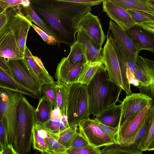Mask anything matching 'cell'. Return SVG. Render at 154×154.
I'll use <instances>...</instances> for the list:
<instances>
[{
  "label": "cell",
  "instance_id": "3957f363",
  "mask_svg": "<svg viewBox=\"0 0 154 154\" xmlns=\"http://www.w3.org/2000/svg\"><path fill=\"white\" fill-rule=\"evenodd\" d=\"M35 111L23 96L19 105L17 130L13 144L18 154H27L30 151L32 130L35 124Z\"/></svg>",
  "mask_w": 154,
  "mask_h": 154
},
{
  "label": "cell",
  "instance_id": "c3c4849f",
  "mask_svg": "<svg viewBox=\"0 0 154 154\" xmlns=\"http://www.w3.org/2000/svg\"><path fill=\"white\" fill-rule=\"evenodd\" d=\"M0 67L9 73L8 68L5 61V58L1 57H0Z\"/></svg>",
  "mask_w": 154,
  "mask_h": 154
},
{
  "label": "cell",
  "instance_id": "8d00e7d4",
  "mask_svg": "<svg viewBox=\"0 0 154 154\" xmlns=\"http://www.w3.org/2000/svg\"><path fill=\"white\" fill-rule=\"evenodd\" d=\"M136 24L145 22L154 23V15L144 12L127 10Z\"/></svg>",
  "mask_w": 154,
  "mask_h": 154
},
{
  "label": "cell",
  "instance_id": "ab89813d",
  "mask_svg": "<svg viewBox=\"0 0 154 154\" xmlns=\"http://www.w3.org/2000/svg\"><path fill=\"white\" fill-rule=\"evenodd\" d=\"M0 144L2 148L9 144L7 125L3 117L0 118Z\"/></svg>",
  "mask_w": 154,
  "mask_h": 154
},
{
  "label": "cell",
  "instance_id": "5b68a950",
  "mask_svg": "<svg viewBox=\"0 0 154 154\" xmlns=\"http://www.w3.org/2000/svg\"><path fill=\"white\" fill-rule=\"evenodd\" d=\"M23 94L0 88V118L3 117L7 125L9 144L12 145L16 133L18 106Z\"/></svg>",
  "mask_w": 154,
  "mask_h": 154
},
{
  "label": "cell",
  "instance_id": "ba28073f",
  "mask_svg": "<svg viewBox=\"0 0 154 154\" xmlns=\"http://www.w3.org/2000/svg\"><path fill=\"white\" fill-rule=\"evenodd\" d=\"M106 37V41L103 48L102 63L109 79L123 89L118 59L113 40L107 34Z\"/></svg>",
  "mask_w": 154,
  "mask_h": 154
},
{
  "label": "cell",
  "instance_id": "603a6c76",
  "mask_svg": "<svg viewBox=\"0 0 154 154\" xmlns=\"http://www.w3.org/2000/svg\"><path fill=\"white\" fill-rule=\"evenodd\" d=\"M126 10L154 15V0H109Z\"/></svg>",
  "mask_w": 154,
  "mask_h": 154
},
{
  "label": "cell",
  "instance_id": "f1b7e54d",
  "mask_svg": "<svg viewBox=\"0 0 154 154\" xmlns=\"http://www.w3.org/2000/svg\"><path fill=\"white\" fill-rule=\"evenodd\" d=\"M78 125L69 127L65 130L56 134H50L67 149L70 148L72 140L77 132Z\"/></svg>",
  "mask_w": 154,
  "mask_h": 154
},
{
  "label": "cell",
  "instance_id": "9f6ffc18",
  "mask_svg": "<svg viewBox=\"0 0 154 154\" xmlns=\"http://www.w3.org/2000/svg\"><path fill=\"white\" fill-rule=\"evenodd\" d=\"M2 13H1V14H0V17H1V14H2Z\"/></svg>",
  "mask_w": 154,
  "mask_h": 154
},
{
  "label": "cell",
  "instance_id": "e0dca14e",
  "mask_svg": "<svg viewBox=\"0 0 154 154\" xmlns=\"http://www.w3.org/2000/svg\"><path fill=\"white\" fill-rule=\"evenodd\" d=\"M23 59L30 72L37 81L42 85L55 82L53 77L45 68L41 59L33 56L26 47Z\"/></svg>",
  "mask_w": 154,
  "mask_h": 154
},
{
  "label": "cell",
  "instance_id": "4dcf8cb0",
  "mask_svg": "<svg viewBox=\"0 0 154 154\" xmlns=\"http://www.w3.org/2000/svg\"><path fill=\"white\" fill-rule=\"evenodd\" d=\"M32 143L33 148L42 153L45 154H53L44 137L35 125L32 130Z\"/></svg>",
  "mask_w": 154,
  "mask_h": 154
},
{
  "label": "cell",
  "instance_id": "277c9868",
  "mask_svg": "<svg viewBox=\"0 0 154 154\" xmlns=\"http://www.w3.org/2000/svg\"><path fill=\"white\" fill-rule=\"evenodd\" d=\"M66 85V116L69 127L89 119L86 85L78 83Z\"/></svg>",
  "mask_w": 154,
  "mask_h": 154
},
{
  "label": "cell",
  "instance_id": "d6a6232c",
  "mask_svg": "<svg viewBox=\"0 0 154 154\" xmlns=\"http://www.w3.org/2000/svg\"><path fill=\"white\" fill-rule=\"evenodd\" d=\"M35 126L44 137L49 147L54 153H60L65 152L67 149L53 137L49 133L41 126L35 124Z\"/></svg>",
  "mask_w": 154,
  "mask_h": 154
},
{
  "label": "cell",
  "instance_id": "5bb4252c",
  "mask_svg": "<svg viewBox=\"0 0 154 154\" xmlns=\"http://www.w3.org/2000/svg\"><path fill=\"white\" fill-rule=\"evenodd\" d=\"M79 31H82L100 45L102 46L106 39L101 23L97 16L90 12L85 14L80 21Z\"/></svg>",
  "mask_w": 154,
  "mask_h": 154
},
{
  "label": "cell",
  "instance_id": "7c38bea8",
  "mask_svg": "<svg viewBox=\"0 0 154 154\" xmlns=\"http://www.w3.org/2000/svg\"><path fill=\"white\" fill-rule=\"evenodd\" d=\"M85 64H72L67 57H63L56 70L55 75L57 82L66 85L77 82Z\"/></svg>",
  "mask_w": 154,
  "mask_h": 154
},
{
  "label": "cell",
  "instance_id": "bcb514c9",
  "mask_svg": "<svg viewBox=\"0 0 154 154\" xmlns=\"http://www.w3.org/2000/svg\"><path fill=\"white\" fill-rule=\"evenodd\" d=\"M127 76L129 83L130 84H131L137 87L139 86L140 83L135 79L134 75L129 68H128L127 69Z\"/></svg>",
  "mask_w": 154,
  "mask_h": 154
},
{
  "label": "cell",
  "instance_id": "f907efd6",
  "mask_svg": "<svg viewBox=\"0 0 154 154\" xmlns=\"http://www.w3.org/2000/svg\"><path fill=\"white\" fill-rule=\"evenodd\" d=\"M104 154H130L128 153L120 151H116L107 152Z\"/></svg>",
  "mask_w": 154,
  "mask_h": 154
},
{
  "label": "cell",
  "instance_id": "b9f144b4",
  "mask_svg": "<svg viewBox=\"0 0 154 154\" xmlns=\"http://www.w3.org/2000/svg\"><path fill=\"white\" fill-rule=\"evenodd\" d=\"M89 144L82 135L79 133L77 132L72 140L69 148H78L87 146Z\"/></svg>",
  "mask_w": 154,
  "mask_h": 154
},
{
  "label": "cell",
  "instance_id": "74e56055",
  "mask_svg": "<svg viewBox=\"0 0 154 154\" xmlns=\"http://www.w3.org/2000/svg\"><path fill=\"white\" fill-rule=\"evenodd\" d=\"M69 154H103L99 148L94 147L90 144L81 148L68 149L65 151Z\"/></svg>",
  "mask_w": 154,
  "mask_h": 154
},
{
  "label": "cell",
  "instance_id": "db71d44e",
  "mask_svg": "<svg viewBox=\"0 0 154 154\" xmlns=\"http://www.w3.org/2000/svg\"><path fill=\"white\" fill-rule=\"evenodd\" d=\"M2 147L0 144V151H1L2 150Z\"/></svg>",
  "mask_w": 154,
  "mask_h": 154
},
{
  "label": "cell",
  "instance_id": "30bf717a",
  "mask_svg": "<svg viewBox=\"0 0 154 154\" xmlns=\"http://www.w3.org/2000/svg\"><path fill=\"white\" fill-rule=\"evenodd\" d=\"M78 126L79 133L94 147L100 148L115 143L113 139L102 131L94 120H82Z\"/></svg>",
  "mask_w": 154,
  "mask_h": 154
},
{
  "label": "cell",
  "instance_id": "4fadbf2b",
  "mask_svg": "<svg viewBox=\"0 0 154 154\" xmlns=\"http://www.w3.org/2000/svg\"><path fill=\"white\" fill-rule=\"evenodd\" d=\"M103 11L120 28L125 31L136 24L127 10L109 0H103Z\"/></svg>",
  "mask_w": 154,
  "mask_h": 154
},
{
  "label": "cell",
  "instance_id": "7bdbcfd3",
  "mask_svg": "<svg viewBox=\"0 0 154 154\" xmlns=\"http://www.w3.org/2000/svg\"><path fill=\"white\" fill-rule=\"evenodd\" d=\"M22 0H0V6L4 10L11 8L14 10L20 8Z\"/></svg>",
  "mask_w": 154,
  "mask_h": 154
},
{
  "label": "cell",
  "instance_id": "8992f818",
  "mask_svg": "<svg viewBox=\"0 0 154 154\" xmlns=\"http://www.w3.org/2000/svg\"><path fill=\"white\" fill-rule=\"evenodd\" d=\"M9 74L14 80L23 87L32 91L40 97L42 86L29 70L23 59L5 58Z\"/></svg>",
  "mask_w": 154,
  "mask_h": 154
},
{
  "label": "cell",
  "instance_id": "cb8c5ba5",
  "mask_svg": "<svg viewBox=\"0 0 154 154\" xmlns=\"http://www.w3.org/2000/svg\"><path fill=\"white\" fill-rule=\"evenodd\" d=\"M38 125L52 134L59 133L69 127L66 116L61 115L57 107L54 108L50 118L47 122L43 125Z\"/></svg>",
  "mask_w": 154,
  "mask_h": 154
},
{
  "label": "cell",
  "instance_id": "681fc988",
  "mask_svg": "<svg viewBox=\"0 0 154 154\" xmlns=\"http://www.w3.org/2000/svg\"><path fill=\"white\" fill-rule=\"evenodd\" d=\"M30 2L29 0H22L21 5L23 7H26L30 6Z\"/></svg>",
  "mask_w": 154,
  "mask_h": 154
},
{
  "label": "cell",
  "instance_id": "7402d4cb",
  "mask_svg": "<svg viewBox=\"0 0 154 154\" xmlns=\"http://www.w3.org/2000/svg\"><path fill=\"white\" fill-rule=\"evenodd\" d=\"M121 110V104L111 106L99 113L94 120L110 127L119 128Z\"/></svg>",
  "mask_w": 154,
  "mask_h": 154
},
{
  "label": "cell",
  "instance_id": "f546056e",
  "mask_svg": "<svg viewBox=\"0 0 154 154\" xmlns=\"http://www.w3.org/2000/svg\"><path fill=\"white\" fill-rule=\"evenodd\" d=\"M102 64V62L86 63L77 83L85 85H88Z\"/></svg>",
  "mask_w": 154,
  "mask_h": 154
},
{
  "label": "cell",
  "instance_id": "7a4b0ae2",
  "mask_svg": "<svg viewBox=\"0 0 154 154\" xmlns=\"http://www.w3.org/2000/svg\"><path fill=\"white\" fill-rule=\"evenodd\" d=\"M86 87L89 114L94 116L116 105L122 90L109 79L103 63Z\"/></svg>",
  "mask_w": 154,
  "mask_h": 154
},
{
  "label": "cell",
  "instance_id": "484cf974",
  "mask_svg": "<svg viewBox=\"0 0 154 154\" xmlns=\"http://www.w3.org/2000/svg\"><path fill=\"white\" fill-rule=\"evenodd\" d=\"M53 106L50 101L45 96L40 98L35 111V124L43 125L50 119Z\"/></svg>",
  "mask_w": 154,
  "mask_h": 154
},
{
  "label": "cell",
  "instance_id": "4316f807",
  "mask_svg": "<svg viewBox=\"0 0 154 154\" xmlns=\"http://www.w3.org/2000/svg\"><path fill=\"white\" fill-rule=\"evenodd\" d=\"M137 149L143 152L154 149V117L149 124L145 133L139 141Z\"/></svg>",
  "mask_w": 154,
  "mask_h": 154
},
{
  "label": "cell",
  "instance_id": "ac0fdd59",
  "mask_svg": "<svg viewBox=\"0 0 154 154\" xmlns=\"http://www.w3.org/2000/svg\"><path fill=\"white\" fill-rule=\"evenodd\" d=\"M107 34L120 46L125 54L135 62L138 54L134 45L125 31L111 20Z\"/></svg>",
  "mask_w": 154,
  "mask_h": 154
},
{
  "label": "cell",
  "instance_id": "60d3db41",
  "mask_svg": "<svg viewBox=\"0 0 154 154\" xmlns=\"http://www.w3.org/2000/svg\"><path fill=\"white\" fill-rule=\"evenodd\" d=\"M31 26L41 37L42 39L47 44L55 45L57 43L56 40L52 36L49 35L43 30L30 22Z\"/></svg>",
  "mask_w": 154,
  "mask_h": 154
},
{
  "label": "cell",
  "instance_id": "ee69618b",
  "mask_svg": "<svg viewBox=\"0 0 154 154\" xmlns=\"http://www.w3.org/2000/svg\"><path fill=\"white\" fill-rule=\"evenodd\" d=\"M65 1L78 3L92 7L93 6L100 5L103 0H64Z\"/></svg>",
  "mask_w": 154,
  "mask_h": 154
},
{
  "label": "cell",
  "instance_id": "f35d334b",
  "mask_svg": "<svg viewBox=\"0 0 154 154\" xmlns=\"http://www.w3.org/2000/svg\"><path fill=\"white\" fill-rule=\"evenodd\" d=\"M94 121L96 124L103 132L113 139L115 142V143L119 144L118 139V128H114L110 127L103 124L97 121Z\"/></svg>",
  "mask_w": 154,
  "mask_h": 154
},
{
  "label": "cell",
  "instance_id": "ffe728a7",
  "mask_svg": "<svg viewBox=\"0 0 154 154\" xmlns=\"http://www.w3.org/2000/svg\"><path fill=\"white\" fill-rule=\"evenodd\" d=\"M112 40L118 59L123 89L128 95L132 93L130 84L128 78L127 69L129 68L134 75L135 70V62L132 60L125 53L120 46L113 39Z\"/></svg>",
  "mask_w": 154,
  "mask_h": 154
},
{
  "label": "cell",
  "instance_id": "52a82bcc",
  "mask_svg": "<svg viewBox=\"0 0 154 154\" xmlns=\"http://www.w3.org/2000/svg\"><path fill=\"white\" fill-rule=\"evenodd\" d=\"M153 105L147 106L119 127L118 139L120 145L129 146L134 144L137 133Z\"/></svg>",
  "mask_w": 154,
  "mask_h": 154
},
{
  "label": "cell",
  "instance_id": "6da1fadb",
  "mask_svg": "<svg viewBox=\"0 0 154 154\" xmlns=\"http://www.w3.org/2000/svg\"><path fill=\"white\" fill-rule=\"evenodd\" d=\"M30 6L55 37L58 44L76 41L78 24L92 7L64 0H30Z\"/></svg>",
  "mask_w": 154,
  "mask_h": 154
},
{
  "label": "cell",
  "instance_id": "44dd1931",
  "mask_svg": "<svg viewBox=\"0 0 154 154\" xmlns=\"http://www.w3.org/2000/svg\"><path fill=\"white\" fill-rule=\"evenodd\" d=\"M8 26L6 34L0 42V57L13 60L23 59L24 54L17 45L13 31Z\"/></svg>",
  "mask_w": 154,
  "mask_h": 154
},
{
  "label": "cell",
  "instance_id": "11a10c76",
  "mask_svg": "<svg viewBox=\"0 0 154 154\" xmlns=\"http://www.w3.org/2000/svg\"><path fill=\"white\" fill-rule=\"evenodd\" d=\"M0 154H2V150L0 151Z\"/></svg>",
  "mask_w": 154,
  "mask_h": 154
},
{
  "label": "cell",
  "instance_id": "9c48e42d",
  "mask_svg": "<svg viewBox=\"0 0 154 154\" xmlns=\"http://www.w3.org/2000/svg\"><path fill=\"white\" fill-rule=\"evenodd\" d=\"M6 11L8 17V24L14 32L20 50L24 54L27 47V36L31 26L30 22L11 8L7 9Z\"/></svg>",
  "mask_w": 154,
  "mask_h": 154
},
{
  "label": "cell",
  "instance_id": "f6af8a7d",
  "mask_svg": "<svg viewBox=\"0 0 154 154\" xmlns=\"http://www.w3.org/2000/svg\"><path fill=\"white\" fill-rule=\"evenodd\" d=\"M136 25L149 32L154 33V23L145 22L136 23Z\"/></svg>",
  "mask_w": 154,
  "mask_h": 154
},
{
  "label": "cell",
  "instance_id": "e575fe53",
  "mask_svg": "<svg viewBox=\"0 0 154 154\" xmlns=\"http://www.w3.org/2000/svg\"><path fill=\"white\" fill-rule=\"evenodd\" d=\"M101 150L103 154L116 151H120L130 154H142L143 152L133 145L123 146L115 143L105 146Z\"/></svg>",
  "mask_w": 154,
  "mask_h": 154
},
{
  "label": "cell",
  "instance_id": "d4e9b609",
  "mask_svg": "<svg viewBox=\"0 0 154 154\" xmlns=\"http://www.w3.org/2000/svg\"><path fill=\"white\" fill-rule=\"evenodd\" d=\"M0 88L18 92L35 99L40 98L34 92L18 84L8 72L0 67Z\"/></svg>",
  "mask_w": 154,
  "mask_h": 154
},
{
  "label": "cell",
  "instance_id": "2e32d148",
  "mask_svg": "<svg viewBox=\"0 0 154 154\" xmlns=\"http://www.w3.org/2000/svg\"><path fill=\"white\" fill-rule=\"evenodd\" d=\"M76 41L83 50L86 63H94L102 62L103 48L102 46L82 31L77 32Z\"/></svg>",
  "mask_w": 154,
  "mask_h": 154
},
{
  "label": "cell",
  "instance_id": "816d5d0a",
  "mask_svg": "<svg viewBox=\"0 0 154 154\" xmlns=\"http://www.w3.org/2000/svg\"><path fill=\"white\" fill-rule=\"evenodd\" d=\"M53 154H69L68 153L65 152L60 153H53Z\"/></svg>",
  "mask_w": 154,
  "mask_h": 154
},
{
  "label": "cell",
  "instance_id": "836d02e7",
  "mask_svg": "<svg viewBox=\"0 0 154 154\" xmlns=\"http://www.w3.org/2000/svg\"><path fill=\"white\" fill-rule=\"evenodd\" d=\"M57 107L62 116H66L67 95L66 85L56 82Z\"/></svg>",
  "mask_w": 154,
  "mask_h": 154
},
{
  "label": "cell",
  "instance_id": "1f68e13d",
  "mask_svg": "<svg viewBox=\"0 0 154 154\" xmlns=\"http://www.w3.org/2000/svg\"><path fill=\"white\" fill-rule=\"evenodd\" d=\"M70 47V51L67 57L69 61L72 64L86 63L85 53L80 44L76 41Z\"/></svg>",
  "mask_w": 154,
  "mask_h": 154
},
{
  "label": "cell",
  "instance_id": "7dc6e473",
  "mask_svg": "<svg viewBox=\"0 0 154 154\" xmlns=\"http://www.w3.org/2000/svg\"><path fill=\"white\" fill-rule=\"evenodd\" d=\"M2 154H18L14 148L13 145H8L2 148Z\"/></svg>",
  "mask_w": 154,
  "mask_h": 154
},
{
  "label": "cell",
  "instance_id": "9a60e30c",
  "mask_svg": "<svg viewBox=\"0 0 154 154\" xmlns=\"http://www.w3.org/2000/svg\"><path fill=\"white\" fill-rule=\"evenodd\" d=\"M125 32L138 54L142 50L154 52V33L149 32L136 25Z\"/></svg>",
  "mask_w": 154,
  "mask_h": 154
},
{
  "label": "cell",
  "instance_id": "83f0119b",
  "mask_svg": "<svg viewBox=\"0 0 154 154\" xmlns=\"http://www.w3.org/2000/svg\"><path fill=\"white\" fill-rule=\"evenodd\" d=\"M21 11L23 16L29 21L36 24L45 32L53 37L56 41L55 36L45 23L39 17L30 6L26 7L22 6Z\"/></svg>",
  "mask_w": 154,
  "mask_h": 154
},
{
  "label": "cell",
  "instance_id": "d6986e66",
  "mask_svg": "<svg viewBox=\"0 0 154 154\" xmlns=\"http://www.w3.org/2000/svg\"><path fill=\"white\" fill-rule=\"evenodd\" d=\"M134 76L140 83L146 87L154 85V61L137 55Z\"/></svg>",
  "mask_w": 154,
  "mask_h": 154
},
{
  "label": "cell",
  "instance_id": "d590c367",
  "mask_svg": "<svg viewBox=\"0 0 154 154\" xmlns=\"http://www.w3.org/2000/svg\"><path fill=\"white\" fill-rule=\"evenodd\" d=\"M42 93L51 102L53 108L57 107L56 102V82L53 84H48L42 86Z\"/></svg>",
  "mask_w": 154,
  "mask_h": 154
},
{
  "label": "cell",
  "instance_id": "8fae6325",
  "mask_svg": "<svg viewBox=\"0 0 154 154\" xmlns=\"http://www.w3.org/2000/svg\"><path fill=\"white\" fill-rule=\"evenodd\" d=\"M153 102L152 98L141 93H131L127 96L121 103V114L119 127L131 117L152 105Z\"/></svg>",
  "mask_w": 154,
  "mask_h": 154
},
{
  "label": "cell",
  "instance_id": "f5cc1de1",
  "mask_svg": "<svg viewBox=\"0 0 154 154\" xmlns=\"http://www.w3.org/2000/svg\"><path fill=\"white\" fill-rule=\"evenodd\" d=\"M5 10H4L0 6V14H1Z\"/></svg>",
  "mask_w": 154,
  "mask_h": 154
}]
</instances>
